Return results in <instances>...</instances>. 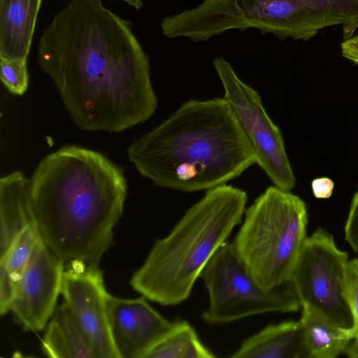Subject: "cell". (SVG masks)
Segmentation results:
<instances>
[{"mask_svg": "<svg viewBox=\"0 0 358 358\" xmlns=\"http://www.w3.org/2000/svg\"><path fill=\"white\" fill-rule=\"evenodd\" d=\"M38 62L83 131L122 132L157 108L147 55L102 0H70L43 32Z\"/></svg>", "mask_w": 358, "mask_h": 358, "instance_id": "obj_1", "label": "cell"}, {"mask_svg": "<svg viewBox=\"0 0 358 358\" xmlns=\"http://www.w3.org/2000/svg\"><path fill=\"white\" fill-rule=\"evenodd\" d=\"M30 187L47 247L64 263L99 266L123 213L128 187L124 170L98 151L68 145L41 159Z\"/></svg>", "mask_w": 358, "mask_h": 358, "instance_id": "obj_2", "label": "cell"}, {"mask_svg": "<svg viewBox=\"0 0 358 358\" xmlns=\"http://www.w3.org/2000/svg\"><path fill=\"white\" fill-rule=\"evenodd\" d=\"M129 160L156 186L207 191L239 177L256 155L228 102L190 99L131 143Z\"/></svg>", "mask_w": 358, "mask_h": 358, "instance_id": "obj_3", "label": "cell"}, {"mask_svg": "<svg viewBox=\"0 0 358 358\" xmlns=\"http://www.w3.org/2000/svg\"><path fill=\"white\" fill-rule=\"evenodd\" d=\"M247 201V192L231 185L206 191L171 231L156 241L130 285L163 306L184 302L206 265L242 222Z\"/></svg>", "mask_w": 358, "mask_h": 358, "instance_id": "obj_4", "label": "cell"}, {"mask_svg": "<svg viewBox=\"0 0 358 358\" xmlns=\"http://www.w3.org/2000/svg\"><path fill=\"white\" fill-rule=\"evenodd\" d=\"M232 245L265 290L291 282L308 237L306 203L291 191L267 187L245 210Z\"/></svg>", "mask_w": 358, "mask_h": 358, "instance_id": "obj_5", "label": "cell"}, {"mask_svg": "<svg viewBox=\"0 0 358 358\" xmlns=\"http://www.w3.org/2000/svg\"><path fill=\"white\" fill-rule=\"evenodd\" d=\"M200 278L208 294V306L202 313L208 324H226L268 313L295 312L301 308L292 282L264 289L227 241L206 265Z\"/></svg>", "mask_w": 358, "mask_h": 358, "instance_id": "obj_6", "label": "cell"}, {"mask_svg": "<svg viewBox=\"0 0 358 358\" xmlns=\"http://www.w3.org/2000/svg\"><path fill=\"white\" fill-rule=\"evenodd\" d=\"M348 261L332 234L318 227L308 236L291 278L301 308L309 307L346 329L353 324L344 289Z\"/></svg>", "mask_w": 358, "mask_h": 358, "instance_id": "obj_7", "label": "cell"}, {"mask_svg": "<svg viewBox=\"0 0 358 358\" xmlns=\"http://www.w3.org/2000/svg\"><path fill=\"white\" fill-rule=\"evenodd\" d=\"M214 67L230 105L256 155V164L281 189L291 191L296 178L285 149L282 132L267 113L257 90L243 82L231 64L217 57Z\"/></svg>", "mask_w": 358, "mask_h": 358, "instance_id": "obj_8", "label": "cell"}, {"mask_svg": "<svg viewBox=\"0 0 358 358\" xmlns=\"http://www.w3.org/2000/svg\"><path fill=\"white\" fill-rule=\"evenodd\" d=\"M103 273L79 262L64 270L62 294L96 358H118L106 314Z\"/></svg>", "mask_w": 358, "mask_h": 358, "instance_id": "obj_9", "label": "cell"}, {"mask_svg": "<svg viewBox=\"0 0 358 358\" xmlns=\"http://www.w3.org/2000/svg\"><path fill=\"white\" fill-rule=\"evenodd\" d=\"M64 262L41 239L15 284L10 305L16 320L28 331L44 329L62 294Z\"/></svg>", "mask_w": 358, "mask_h": 358, "instance_id": "obj_10", "label": "cell"}, {"mask_svg": "<svg viewBox=\"0 0 358 358\" xmlns=\"http://www.w3.org/2000/svg\"><path fill=\"white\" fill-rule=\"evenodd\" d=\"M106 308L118 358H143L174 324L155 310L142 295L127 299L108 293Z\"/></svg>", "mask_w": 358, "mask_h": 358, "instance_id": "obj_11", "label": "cell"}, {"mask_svg": "<svg viewBox=\"0 0 358 358\" xmlns=\"http://www.w3.org/2000/svg\"><path fill=\"white\" fill-rule=\"evenodd\" d=\"M36 223L30 178L15 171L0 179V259L19 233Z\"/></svg>", "mask_w": 358, "mask_h": 358, "instance_id": "obj_12", "label": "cell"}, {"mask_svg": "<svg viewBox=\"0 0 358 358\" xmlns=\"http://www.w3.org/2000/svg\"><path fill=\"white\" fill-rule=\"evenodd\" d=\"M231 358H308L302 324H270L245 339Z\"/></svg>", "mask_w": 358, "mask_h": 358, "instance_id": "obj_13", "label": "cell"}, {"mask_svg": "<svg viewBox=\"0 0 358 358\" xmlns=\"http://www.w3.org/2000/svg\"><path fill=\"white\" fill-rule=\"evenodd\" d=\"M42 0H0V59H27Z\"/></svg>", "mask_w": 358, "mask_h": 358, "instance_id": "obj_14", "label": "cell"}, {"mask_svg": "<svg viewBox=\"0 0 358 358\" xmlns=\"http://www.w3.org/2000/svg\"><path fill=\"white\" fill-rule=\"evenodd\" d=\"M42 350L51 358H96L65 302L53 313Z\"/></svg>", "mask_w": 358, "mask_h": 358, "instance_id": "obj_15", "label": "cell"}, {"mask_svg": "<svg viewBox=\"0 0 358 358\" xmlns=\"http://www.w3.org/2000/svg\"><path fill=\"white\" fill-rule=\"evenodd\" d=\"M301 308L300 321L308 358H336L345 355L352 341L348 329L334 324L309 307Z\"/></svg>", "mask_w": 358, "mask_h": 358, "instance_id": "obj_16", "label": "cell"}, {"mask_svg": "<svg viewBox=\"0 0 358 358\" xmlns=\"http://www.w3.org/2000/svg\"><path fill=\"white\" fill-rule=\"evenodd\" d=\"M216 355L199 339L186 320H176L173 327L143 358H213Z\"/></svg>", "mask_w": 358, "mask_h": 358, "instance_id": "obj_17", "label": "cell"}, {"mask_svg": "<svg viewBox=\"0 0 358 358\" xmlns=\"http://www.w3.org/2000/svg\"><path fill=\"white\" fill-rule=\"evenodd\" d=\"M41 239L36 223H31L19 233L6 255L0 259V262L5 264L15 284L36 245Z\"/></svg>", "mask_w": 358, "mask_h": 358, "instance_id": "obj_18", "label": "cell"}, {"mask_svg": "<svg viewBox=\"0 0 358 358\" xmlns=\"http://www.w3.org/2000/svg\"><path fill=\"white\" fill-rule=\"evenodd\" d=\"M0 78L10 93L22 96L29 86L27 60L21 59H0Z\"/></svg>", "mask_w": 358, "mask_h": 358, "instance_id": "obj_19", "label": "cell"}, {"mask_svg": "<svg viewBox=\"0 0 358 358\" xmlns=\"http://www.w3.org/2000/svg\"><path fill=\"white\" fill-rule=\"evenodd\" d=\"M344 289L353 318L352 327L348 329L352 340L358 338V256L348 262Z\"/></svg>", "mask_w": 358, "mask_h": 358, "instance_id": "obj_20", "label": "cell"}, {"mask_svg": "<svg viewBox=\"0 0 358 358\" xmlns=\"http://www.w3.org/2000/svg\"><path fill=\"white\" fill-rule=\"evenodd\" d=\"M15 289V282L5 264L0 262V313L6 314L10 310Z\"/></svg>", "mask_w": 358, "mask_h": 358, "instance_id": "obj_21", "label": "cell"}, {"mask_svg": "<svg viewBox=\"0 0 358 358\" xmlns=\"http://www.w3.org/2000/svg\"><path fill=\"white\" fill-rule=\"evenodd\" d=\"M344 236L350 248L358 253V190L355 194L345 224Z\"/></svg>", "mask_w": 358, "mask_h": 358, "instance_id": "obj_22", "label": "cell"}, {"mask_svg": "<svg viewBox=\"0 0 358 358\" xmlns=\"http://www.w3.org/2000/svg\"><path fill=\"white\" fill-rule=\"evenodd\" d=\"M334 184L329 178H318L312 181L311 187L313 195L317 199H328L333 192Z\"/></svg>", "mask_w": 358, "mask_h": 358, "instance_id": "obj_23", "label": "cell"}, {"mask_svg": "<svg viewBox=\"0 0 358 358\" xmlns=\"http://www.w3.org/2000/svg\"><path fill=\"white\" fill-rule=\"evenodd\" d=\"M341 48L343 57L358 64V36L344 40Z\"/></svg>", "mask_w": 358, "mask_h": 358, "instance_id": "obj_24", "label": "cell"}, {"mask_svg": "<svg viewBox=\"0 0 358 358\" xmlns=\"http://www.w3.org/2000/svg\"><path fill=\"white\" fill-rule=\"evenodd\" d=\"M345 355L350 358H358V338L350 341Z\"/></svg>", "mask_w": 358, "mask_h": 358, "instance_id": "obj_25", "label": "cell"}, {"mask_svg": "<svg viewBox=\"0 0 358 358\" xmlns=\"http://www.w3.org/2000/svg\"><path fill=\"white\" fill-rule=\"evenodd\" d=\"M121 1L126 2L129 6H131L138 10L142 7L141 0H121Z\"/></svg>", "mask_w": 358, "mask_h": 358, "instance_id": "obj_26", "label": "cell"}]
</instances>
